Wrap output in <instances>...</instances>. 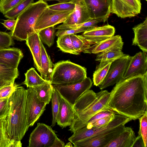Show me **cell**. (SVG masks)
Instances as JSON below:
<instances>
[{"label":"cell","mask_w":147,"mask_h":147,"mask_svg":"<svg viewBox=\"0 0 147 147\" xmlns=\"http://www.w3.org/2000/svg\"><path fill=\"white\" fill-rule=\"evenodd\" d=\"M71 143H72L70 142L67 143L65 145V147H72L73 146Z\"/></svg>","instance_id":"cell-51"},{"label":"cell","mask_w":147,"mask_h":147,"mask_svg":"<svg viewBox=\"0 0 147 147\" xmlns=\"http://www.w3.org/2000/svg\"><path fill=\"white\" fill-rule=\"evenodd\" d=\"M131 120L123 115L115 114L113 119L109 123L99 128L90 129L84 127L73 133L68 140L72 143L99 135L122 125H125Z\"/></svg>","instance_id":"cell-6"},{"label":"cell","mask_w":147,"mask_h":147,"mask_svg":"<svg viewBox=\"0 0 147 147\" xmlns=\"http://www.w3.org/2000/svg\"><path fill=\"white\" fill-rule=\"evenodd\" d=\"M26 44L32 54L34 66L40 73L41 71V49L40 40L37 32L35 31L29 36L26 40Z\"/></svg>","instance_id":"cell-20"},{"label":"cell","mask_w":147,"mask_h":147,"mask_svg":"<svg viewBox=\"0 0 147 147\" xmlns=\"http://www.w3.org/2000/svg\"><path fill=\"white\" fill-rule=\"evenodd\" d=\"M135 133L130 127L125 129L105 147H132L136 138Z\"/></svg>","instance_id":"cell-22"},{"label":"cell","mask_w":147,"mask_h":147,"mask_svg":"<svg viewBox=\"0 0 147 147\" xmlns=\"http://www.w3.org/2000/svg\"><path fill=\"white\" fill-rule=\"evenodd\" d=\"M88 29V28L83 27L72 29L58 30L55 33V34L58 37H59L65 35L75 34L84 32Z\"/></svg>","instance_id":"cell-43"},{"label":"cell","mask_w":147,"mask_h":147,"mask_svg":"<svg viewBox=\"0 0 147 147\" xmlns=\"http://www.w3.org/2000/svg\"><path fill=\"white\" fill-rule=\"evenodd\" d=\"M17 86L14 83L0 88V99L9 98Z\"/></svg>","instance_id":"cell-42"},{"label":"cell","mask_w":147,"mask_h":147,"mask_svg":"<svg viewBox=\"0 0 147 147\" xmlns=\"http://www.w3.org/2000/svg\"><path fill=\"white\" fill-rule=\"evenodd\" d=\"M147 73V53L139 52L131 56L123 79L138 75H144Z\"/></svg>","instance_id":"cell-15"},{"label":"cell","mask_w":147,"mask_h":147,"mask_svg":"<svg viewBox=\"0 0 147 147\" xmlns=\"http://www.w3.org/2000/svg\"><path fill=\"white\" fill-rule=\"evenodd\" d=\"M65 144L61 140L56 137L51 147H65Z\"/></svg>","instance_id":"cell-48"},{"label":"cell","mask_w":147,"mask_h":147,"mask_svg":"<svg viewBox=\"0 0 147 147\" xmlns=\"http://www.w3.org/2000/svg\"><path fill=\"white\" fill-rule=\"evenodd\" d=\"M75 7L63 24L74 25L82 23L89 21L91 19L84 0H74Z\"/></svg>","instance_id":"cell-17"},{"label":"cell","mask_w":147,"mask_h":147,"mask_svg":"<svg viewBox=\"0 0 147 147\" xmlns=\"http://www.w3.org/2000/svg\"><path fill=\"white\" fill-rule=\"evenodd\" d=\"M9 108V98L0 99V117L7 116Z\"/></svg>","instance_id":"cell-44"},{"label":"cell","mask_w":147,"mask_h":147,"mask_svg":"<svg viewBox=\"0 0 147 147\" xmlns=\"http://www.w3.org/2000/svg\"><path fill=\"white\" fill-rule=\"evenodd\" d=\"M55 30V27L53 26L37 31L41 41L49 47H51L54 43Z\"/></svg>","instance_id":"cell-32"},{"label":"cell","mask_w":147,"mask_h":147,"mask_svg":"<svg viewBox=\"0 0 147 147\" xmlns=\"http://www.w3.org/2000/svg\"><path fill=\"white\" fill-rule=\"evenodd\" d=\"M92 83L90 78L87 77L82 81L74 84L53 85L61 96L73 106L76 101L91 88Z\"/></svg>","instance_id":"cell-7"},{"label":"cell","mask_w":147,"mask_h":147,"mask_svg":"<svg viewBox=\"0 0 147 147\" xmlns=\"http://www.w3.org/2000/svg\"><path fill=\"white\" fill-rule=\"evenodd\" d=\"M110 97V92L107 90L96 93L90 89L86 91L73 106L74 118L69 130L74 133L85 127L90 119L96 113L110 110L108 107Z\"/></svg>","instance_id":"cell-2"},{"label":"cell","mask_w":147,"mask_h":147,"mask_svg":"<svg viewBox=\"0 0 147 147\" xmlns=\"http://www.w3.org/2000/svg\"><path fill=\"white\" fill-rule=\"evenodd\" d=\"M60 96V94L53 86L51 98L53 117L51 126L52 127L54 126L56 123L57 117L59 108Z\"/></svg>","instance_id":"cell-35"},{"label":"cell","mask_w":147,"mask_h":147,"mask_svg":"<svg viewBox=\"0 0 147 147\" xmlns=\"http://www.w3.org/2000/svg\"><path fill=\"white\" fill-rule=\"evenodd\" d=\"M141 8L139 0H111V13L122 18L136 16L140 13Z\"/></svg>","instance_id":"cell-12"},{"label":"cell","mask_w":147,"mask_h":147,"mask_svg":"<svg viewBox=\"0 0 147 147\" xmlns=\"http://www.w3.org/2000/svg\"><path fill=\"white\" fill-rule=\"evenodd\" d=\"M131 56L125 55L113 62L102 82L98 86L102 90L113 85L124 79L123 76Z\"/></svg>","instance_id":"cell-8"},{"label":"cell","mask_w":147,"mask_h":147,"mask_svg":"<svg viewBox=\"0 0 147 147\" xmlns=\"http://www.w3.org/2000/svg\"><path fill=\"white\" fill-rule=\"evenodd\" d=\"M125 128L121 125L99 135L90 137L73 144L74 147H105Z\"/></svg>","instance_id":"cell-13"},{"label":"cell","mask_w":147,"mask_h":147,"mask_svg":"<svg viewBox=\"0 0 147 147\" xmlns=\"http://www.w3.org/2000/svg\"><path fill=\"white\" fill-rule=\"evenodd\" d=\"M23 57L22 51L18 48L0 49V64L8 67L18 68Z\"/></svg>","instance_id":"cell-19"},{"label":"cell","mask_w":147,"mask_h":147,"mask_svg":"<svg viewBox=\"0 0 147 147\" xmlns=\"http://www.w3.org/2000/svg\"><path fill=\"white\" fill-rule=\"evenodd\" d=\"M59 108L56 123L62 128L70 126L73 121L74 112L73 106L60 95Z\"/></svg>","instance_id":"cell-18"},{"label":"cell","mask_w":147,"mask_h":147,"mask_svg":"<svg viewBox=\"0 0 147 147\" xmlns=\"http://www.w3.org/2000/svg\"><path fill=\"white\" fill-rule=\"evenodd\" d=\"M26 90L17 86L9 98V108L6 117L7 131L9 138L20 141L29 127L26 110Z\"/></svg>","instance_id":"cell-3"},{"label":"cell","mask_w":147,"mask_h":147,"mask_svg":"<svg viewBox=\"0 0 147 147\" xmlns=\"http://www.w3.org/2000/svg\"><path fill=\"white\" fill-rule=\"evenodd\" d=\"M24 0H0V12L4 14Z\"/></svg>","instance_id":"cell-40"},{"label":"cell","mask_w":147,"mask_h":147,"mask_svg":"<svg viewBox=\"0 0 147 147\" xmlns=\"http://www.w3.org/2000/svg\"><path fill=\"white\" fill-rule=\"evenodd\" d=\"M140 122L138 135L142 136L145 147H147V112L138 118Z\"/></svg>","instance_id":"cell-38"},{"label":"cell","mask_w":147,"mask_h":147,"mask_svg":"<svg viewBox=\"0 0 147 147\" xmlns=\"http://www.w3.org/2000/svg\"><path fill=\"white\" fill-rule=\"evenodd\" d=\"M110 92L108 109L136 120L147 112V73L123 79Z\"/></svg>","instance_id":"cell-1"},{"label":"cell","mask_w":147,"mask_h":147,"mask_svg":"<svg viewBox=\"0 0 147 147\" xmlns=\"http://www.w3.org/2000/svg\"><path fill=\"white\" fill-rule=\"evenodd\" d=\"M19 75L18 68L9 67L0 64V80L14 83Z\"/></svg>","instance_id":"cell-31"},{"label":"cell","mask_w":147,"mask_h":147,"mask_svg":"<svg viewBox=\"0 0 147 147\" xmlns=\"http://www.w3.org/2000/svg\"><path fill=\"white\" fill-rule=\"evenodd\" d=\"M101 22H103L102 19H92L86 22L74 25H68L62 24L58 26L55 29L58 30H69L75 29L80 28H86L89 29L96 26L97 24Z\"/></svg>","instance_id":"cell-34"},{"label":"cell","mask_w":147,"mask_h":147,"mask_svg":"<svg viewBox=\"0 0 147 147\" xmlns=\"http://www.w3.org/2000/svg\"><path fill=\"white\" fill-rule=\"evenodd\" d=\"M112 63H109L101 68L95 70L93 75V82L94 85L98 86L103 81Z\"/></svg>","instance_id":"cell-36"},{"label":"cell","mask_w":147,"mask_h":147,"mask_svg":"<svg viewBox=\"0 0 147 147\" xmlns=\"http://www.w3.org/2000/svg\"><path fill=\"white\" fill-rule=\"evenodd\" d=\"M139 0L140 1V0ZM146 0V1H147V0Z\"/></svg>","instance_id":"cell-52"},{"label":"cell","mask_w":147,"mask_h":147,"mask_svg":"<svg viewBox=\"0 0 147 147\" xmlns=\"http://www.w3.org/2000/svg\"><path fill=\"white\" fill-rule=\"evenodd\" d=\"M14 44V42L10 34L0 31V49L9 48Z\"/></svg>","instance_id":"cell-41"},{"label":"cell","mask_w":147,"mask_h":147,"mask_svg":"<svg viewBox=\"0 0 147 147\" xmlns=\"http://www.w3.org/2000/svg\"><path fill=\"white\" fill-rule=\"evenodd\" d=\"M14 83L9 82L0 80V88L5 86L10 85Z\"/></svg>","instance_id":"cell-49"},{"label":"cell","mask_w":147,"mask_h":147,"mask_svg":"<svg viewBox=\"0 0 147 147\" xmlns=\"http://www.w3.org/2000/svg\"><path fill=\"white\" fill-rule=\"evenodd\" d=\"M7 116L0 117V147H21V141H16L11 140L7 131Z\"/></svg>","instance_id":"cell-26"},{"label":"cell","mask_w":147,"mask_h":147,"mask_svg":"<svg viewBox=\"0 0 147 147\" xmlns=\"http://www.w3.org/2000/svg\"><path fill=\"white\" fill-rule=\"evenodd\" d=\"M72 45L77 51L80 53L91 54L90 49L94 44L87 40L82 35L72 34H70Z\"/></svg>","instance_id":"cell-27"},{"label":"cell","mask_w":147,"mask_h":147,"mask_svg":"<svg viewBox=\"0 0 147 147\" xmlns=\"http://www.w3.org/2000/svg\"><path fill=\"white\" fill-rule=\"evenodd\" d=\"M33 88L35 90L37 97L40 101L47 104L49 103L51 100L53 86L49 81Z\"/></svg>","instance_id":"cell-28"},{"label":"cell","mask_w":147,"mask_h":147,"mask_svg":"<svg viewBox=\"0 0 147 147\" xmlns=\"http://www.w3.org/2000/svg\"><path fill=\"white\" fill-rule=\"evenodd\" d=\"M90 18L102 19L105 22L111 13V0H84Z\"/></svg>","instance_id":"cell-14"},{"label":"cell","mask_w":147,"mask_h":147,"mask_svg":"<svg viewBox=\"0 0 147 147\" xmlns=\"http://www.w3.org/2000/svg\"><path fill=\"white\" fill-rule=\"evenodd\" d=\"M34 0H24L16 6L7 11L4 15L5 18L11 19L17 18L30 4Z\"/></svg>","instance_id":"cell-33"},{"label":"cell","mask_w":147,"mask_h":147,"mask_svg":"<svg viewBox=\"0 0 147 147\" xmlns=\"http://www.w3.org/2000/svg\"><path fill=\"white\" fill-rule=\"evenodd\" d=\"M114 114L96 120L92 122L87 123L85 126L87 128L90 129L92 128H99L109 123L114 118Z\"/></svg>","instance_id":"cell-39"},{"label":"cell","mask_w":147,"mask_h":147,"mask_svg":"<svg viewBox=\"0 0 147 147\" xmlns=\"http://www.w3.org/2000/svg\"><path fill=\"white\" fill-rule=\"evenodd\" d=\"M26 110L28 125L32 126L43 114L47 104L40 101L33 87L26 90Z\"/></svg>","instance_id":"cell-10"},{"label":"cell","mask_w":147,"mask_h":147,"mask_svg":"<svg viewBox=\"0 0 147 147\" xmlns=\"http://www.w3.org/2000/svg\"><path fill=\"white\" fill-rule=\"evenodd\" d=\"M57 135L51 127L43 123H38L30 134L29 147H51Z\"/></svg>","instance_id":"cell-9"},{"label":"cell","mask_w":147,"mask_h":147,"mask_svg":"<svg viewBox=\"0 0 147 147\" xmlns=\"http://www.w3.org/2000/svg\"><path fill=\"white\" fill-rule=\"evenodd\" d=\"M75 4L74 0H70L67 2L59 3L49 5L48 7L51 9L60 11H73L75 8Z\"/></svg>","instance_id":"cell-37"},{"label":"cell","mask_w":147,"mask_h":147,"mask_svg":"<svg viewBox=\"0 0 147 147\" xmlns=\"http://www.w3.org/2000/svg\"><path fill=\"white\" fill-rule=\"evenodd\" d=\"M73 11H57L47 7L36 20L34 29L37 32L44 28L63 23Z\"/></svg>","instance_id":"cell-11"},{"label":"cell","mask_w":147,"mask_h":147,"mask_svg":"<svg viewBox=\"0 0 147 147\" xmlns=\"http://www.w3.org/2000/svg\"><path fill=\"white\" fill-rule=\"evenodd\" d=\"M114 114L113 112L110 110L100 112L93 116L88 121L87 123L92 122L97 120L109 116Z\"/></svg>","instance_id":"cell-45"},{"label":"cell","mask_w":147,"mask_h":147,"mask_svg":"<svg viewBox=\"0 0 147 147\" xmlns=\"http://www.w3.org/2000/svg\"><path fill=\"white\" fill-rule=\"evenodd\" d=\"M25 75V79L23 84L25 85L27 88L41 85L48 81L40 76L33 67L28 70Z\"/></svg>","instance_id":"cell-29"},{"label":"cell","mask_w":147,"mask_h":147,"mask_svg":"<svg viewBox=\"0 0 147 147\" xmlns=\"http://www.w3.org/2000/svg\"><path fill=\"white\" fill-rule=\"evenodd\" d=\"M45 2H47L48 1H58L59 3H64L69 1L70 0H43Z\"/></svg>","instance_id":"cell-50"},{"label":"cell","mask_w":147,"mask_h":147,"mask_svg":"<svg viewBox=\"0 0 147 147\" xmlns=\"http://www.w3.org/2000/svg\"><path fill=\"white\" fill-rule=\"evenodd\" d=\"M132 147H145L144 142L141 136L138 135L136 137Z\"/></svg>","instance_id":"cell-47"},{"label":"cell","mask_w":147,"mask_h":147,"mask_svg":"<svg viewBox=\"0 0 147 147\" xmlns=\"http://www.w3.org/2000/svg\"><path fill=\"white\" fill-rule=\"evenodd\" d=\"M120 49H114L107 50L99 53L95 60L100 62L96 69L101 68L110 63L125 55Z\"/></svg>","instance_id":"cell-24"},{"label":"cell","mask_w":147,"mask_h":147,"mask_svg":"<svg viewBox=\"0 0 147 147\" xmlns=\"http://www.w3.org/2000/svg\"><path fill=\"white\" fill-rule=\"evenodd\" d=\"M115 32V28L107 24L91 28L84 32L82 35L94 44L114 36Z\"/></svg>","instance_id":"cell-16"},{"label":"cell","mask_w":147,"mask_h":147,"mask_svg":"<svg viewBox=\"0 0 147 147\" xmlns=\"http://www.w3.org/2000/svg\"><path fill=\"white\" fill-rule=\"evenodd\" d=\"M134 34L132 45H137L143 52L147 53V17L142 23L132 28Z\"/></svg>","instance_id":"cell-23"},{"label":"cell","mask_w":147,"mask_h":147,"mask_svg":"<svg viewBox=\"0 0 147 147\" xmlns=\"http://www.w3.org/2000/svg\"><path fill=\"white\" fill-rule=\"evenodd\" d=\"M48 6L43 0L30 4L17 18L14 28L10 33L12 38L20 41L26 40L35 32L34 29L35 23Z\"/></svg>","instance_id":"cell-4"},{"label":"cell","mask_w":147,"mask_h":147,"mask_svg":"<svg viewBox=\"0 0 147 147\" xmlns=\"http://www.w3.org/2000/svg\"><path fill=\"white\" fill-rule=\"evenodd\" d=\"M57 47L63 52L78 55L80 53L74 48L70 34H67L58 37L57 41Z\"/></svg>","instance_id":"cell-30"},{"label":"cell","mask_w":147,"mask_h":147,"mask_svg":"<svg viewBox=\"0 0 147 147\" xmlns=\"http://www.w3.org/2000/svg\"><path fill=\"white\" fill-rule=\"evenodd\" d=\"M123 42L121 36H113L99 42L94 44L90 49L91 53L98 54L112 49L122 50Z\"/></svg>","instance_id":"cell-21"},{"label":"cell","mask_w":147,"mask_h":147,"mask_svg":"<svg viewBox=\"0 0 147 147\" xmlns=\"http://www.w3.org/2000/svg\"><path fill=\"white\" fill-rule=\"evenodd\" d=\"M40 45L41 49L40 76L45 80L49 81L54 64L51 60L50 57L47 54L42 42Z\"/></svg>","instance_id":"cell-25"},{"label":"cell","mask_w":147,"mask_h":147,"mask_svg":"<svg viewBox=\"0 0 147 147\" xmlns=\"http://www.w3.org/2000/svg\"><path fill=\"white\" fill-rule=\"evenodd\" d=\"M86 69L69 60L54 64L49 82L52 84L67 85L81 82L87 77Z\"/></svg>","instance_id":"cell-5"},{"label":"cell","mask_w":147,"mask_h":147,"mask_svg":"<svg viewBox=\"0 0 147 147\" xmlns=\"http://www.w3.org/2000/svg\"><path fill=\"white\" fill-rule=\"evenodd\" d=\"M16 21L14 19H8L4 20L2 24L7 29L12 31L14 28Z\"/></svg>","instance_id":"cell-46"}]
</instances>
